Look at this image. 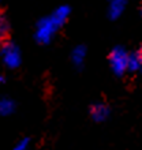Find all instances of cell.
<instances>
[{"label": "cell", "instance_id": "6da1fadb", "mask_svg": "<svg viewBox=\"0 0 142 150\" xmlns=\"http://www.w3.org/2000/svg\"><path fill=\"white\" fill-rule=\"evenodd\" d=\"M4 37H8V25L3 14L0 12V38H4Z\"/></svg>", "mask_w": 142, "mask_h": 150}, {"label": "cell", "instance_id": "7a4b0ae2", "mask_svg": "<svg viewBox=\"0 0 142 150\" xmlns=\"http://www.w3.org/2000/svg\"><path fill=\"white\" fill-rule=\"evenodd\" d=\"M26 146H28V139L22 141V142H21L19 145H18V146H16L14 150H26Z\"/></svg>", "mask_w": 142, "mask_h": 150}, {"label": "cell", "instance_id": "3957f363", "mask_svg": "<svg viewBox=\"0 0 142 150\" xmlns=\"http://www.w3.org/2000/svg\"><path fill=\"white\" fill-rule=\"evenodd\" d=\"M138 59H139V62L142 63V47L139 48V51H138Z\"/></svg>", "mask_w": 142, "mask_h": 150}, {"label": "cell", "instance_id": "277c9868", "mask_svg": "<svg viewBox=\"0 0 142 150\" xmlns=\"http://www.w3.org/2000/svg\"><path fill=\"white\" fill-rule=\"evenodd\" d=\"M141 14H142V4H141Z\"/></svg>", "mask_w": 142, "mask_h": 150}]
</instances>
